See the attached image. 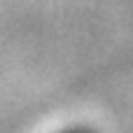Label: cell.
Returning a JSON list of instances; mask_svg holds the SVG:
<instances>
[{
    "label": "cell",
    "instance_id": "1",
    "mask_svg": "<svg viewBox=\"0 0 133 133\" xmlns=\"http://www.w3.org/2000/svg\"><path fill=\"white\" fill-rule=\"evenodd\" d=\"M61 133H94L91 129H84V126H72V129H65Z\"/></svg>",
    "mask_w": 133,
    "mask_h": 133
}]
</instances>
